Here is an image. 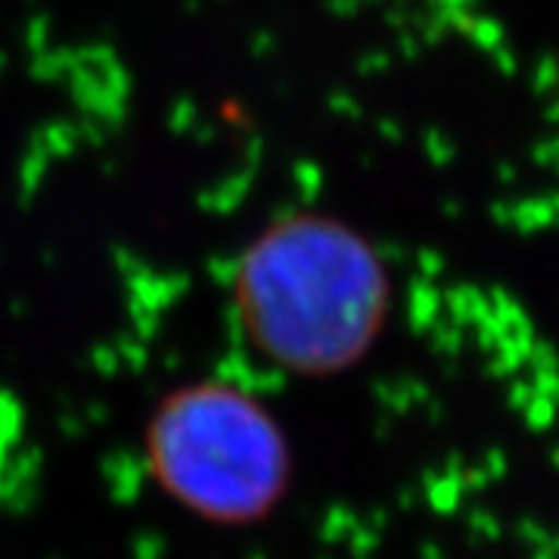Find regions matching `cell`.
<instances>
[{
	"mask_svg": "<svg viewBox=\"0 0 559 559\" xmlns=\"http://www.w3.org/2000/svg\"><path fill=\"white\" fill-rule=\"evenodd\" d=\"M234 299L259 355L299 377H333L367 358L382 336L392 280L358 230L296 212L249 242Z\"/></svg>",
	"mask_w": 559,
	"mask_h": 559,
	"instance_id": "obj_1",
	"label": "cell"
},
{
	"mask_svg": "<svg viewBox=\"0 0 559 559\" xmlns=\"http://www.w3.org/2000/svg\"><path fill=\"white\" fill-rule=\"evenodd\" d=\"M146 463L168 498L221 525L274 513L293 473L274 414L227 382L168 392L146 426Z\"/></svg>",
	"mask_w": 559,
	"mask_h": 559,
	"instance_id": "obj_2",
	"label": "cell"
}]
</instances>
